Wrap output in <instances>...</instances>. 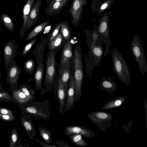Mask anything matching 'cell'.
Listing matches in <instances>:
<instances>
[{
  "mask_svg": "<svg viewBox=\"0 0 147 147\" xmlns=\"http://www.w3.org/2000/svg\"><path fill=\"white\" fill-rule=\"evenodd\" d=\"M0 101L15 103L12 95H10L8 91L5 90L0 91Z\"/></svg>",
  "mask_w": 147,
  "mask_h": 147,
  "instance_id": "obj_33",
  "label": "cell"
},
{
  "mask_svg": "<svg viewBox=\"0 0 147 147\" xmlns=\"http://www.w3.org/2000/svg\"><path fill=\"white\" fill-rule=\"evenodd\" d=\"M41 0H37L29 14L24 30L25 33L34 25L37 21L41 5Z\"/></svg>",
  "mask_w": 147,
  "mask_h": 147,
  "instance_id": "obj_15",
  "label": "cell"
},
{
  "mask_svg": "<svg viewBox=\"0 0 147 147\" xmlns=\"http://www.w3.org/2000/svg\"><path fill=\"white\" fill-rule=\"evenodd\" d=\"M2 31V29L1 27V26H0V33L1 32V31Z\"/></svg>",
  "mask_w": 147,
  "mask_h": 147,
  "instance_id": "obj_46",
  "label": "cell"
},
{
  "mask_svg": "<svg viewBox=\"0 0 147 147\" xmlns=\"http://www.w3.org/2000/svg\"><path fill=\"white\" fill-rule=\"evenodd\" d=\"M90 120L96 124H99L103 122L110 121L112 120V116L108 113L103 112H92L87 115Z\"/></svg>",
  "mask_w": 147,
  "mask_h": 147,
  "instance_id": "obj_18",
  "label": "cell"
},
{
  "mask_svg": "<svg viewBox=\"0 0 147 147\" xmlns=\"http://www.w3.org/2000/svg\"><path fill=\"white\" fill-rule=\"evenodd\" d=\"M47 38H41L40 42L37 44L33 51L32 55H36V59L37 64V68L34 74V79L36 90H40V93L44 90L42 87V82L43 77L44 63L43 57L44 51L47 42Z\"/></svg>",
  "mask_w": 147,
  "mask_h": 147,
  "instance_id": "obj_4",
  "label": "cell"
},
{
  "mask_svg": "<svg viewBox=\"0 0 147 147\" xmlns=\"http://www.w3.org/2000/svg\"><path fill=\"white\" fill-rule=\"evenodd\" d=\"M1 17L5 26L9 30L13 32L15 26L12 19L9 16L4 13L2 14Z\"/></svg>",
  "mask_w": 147,
  "mask_h": 147,
  "instance_id": "obj_29",
  "label": "cell"
},
{
  "mask_svg": "<svg viewBox=\"0 0 147 147\" xmlns=\"http://www.w3.org/2000/svg\"><path fill=\"white\" fill-rule=\"evenodd\" d=\"M27 96L33 100L35 99L34 96V91L29 85L26 84H21L18 87Z\"/></svg>",
  "mask_w": 147,
  "mask_h": 147,
  "instance_id": "obj_30",
  "label": "cell"
},
{
  "mask_svg": "<svg viewBox=\"0 0 147 147\" xmlns=\"http://www.w3.org/2000/svg\"><path fill=\"white\" fill-rule=\"evenodd\" d=\"M66 42L61 32H59L52 40L47 44L48 49L50 52H57L61 48H62Z\"/></svg>",
  "mask_w": 147,
  "mask_h": 147,
  "instance_id": "obj_21",
  "label": "cell"
},
{
  "mask_svg": "<svg viewBox=\"0 0 147 147\" xmlns=\"http://www.w3.org/2000/svg\"><path fill=\"white\" fill-rule=\"evenodd\" d=\"M113 1V0H106L104 1L100 7L98 14H99L108 9L112 4Z\"/></svg>",
  "mask_w": 147,
  "mask_h": 147,
  "instance_id": "obj_37",
  "label": "cell"
},
{
  "mask_svg": "<svg viewBox=\"0 0 147 147\" xmlns=\"http://www.w3.org/2000/svg\"><path fill=\"white\" fill-rule=\"evenodd\" d=\"M91 35L92 42L95 44L102 45L103 41L100 36L98 33L96 29H94L91 32Z\"/></svg>",
  "mask_w": 147,
  "mask_h": 147,
  "instance_id": "obj_34",
  "label": "cell"
},
{
  "mask_svg": "<svg viewBox=\"0 0 147 147\" xmlns=\"http://www.w3.org/2000/svg\"><path fill=\"white\" fill-rule=\"evenodd\" d=\"M35 63L32 59L26 60L24 63V68L26 72L30 74H33L34 71Z\"/></svg>",
  "mask_w": 147,
  "mask_h": 147,
  "instance_id": "obj_31",
  "label": "cell"
},
{
  "mask_svg": "<svg viewBox=\"0 0 147 147\" xmlns=\"http://www.w3.org/2000/svg\"><path fill=\"white\" fill-rule=\"evenodd\" d=\"M19 136L17 129L14 128L11 131L9 137V147L16 146Z\"/></svg>",
  "mask_w": 147,
  "mask_h": 147,
  "instance_id": "obj_32",
  "label": "cell"
},
{
  "mask_svg": "<svg viewBox=\"0 0 147 147\" xmlns=\"http://www.w3.org/2000/svg\"><path fill=\"white\" fill-rule=\"evenodd\" d=\"M36 0H27L23 9V25L20 30V37L22 38L25 32L24 30L30 13L33 7Z\"/></svg>",
  "mask_w": 147,
  "mask_h": 147,
  "instance_id": "obj_19",
  "label": "cell"
},
{
  "mask_svg": "<svg viewBox=\"0 0 147 147\" xmlns=\"http://www.w3.org/2000/svg\"><path fill=\"white\" fill-rule=\"evenodd\" d=\"M130 49L138 65L139 69L143 75L147 71V61L140 37L138 35L135 36L131 43Z\"/></svg>",
  "mask_w": 147,
  "mask_h": 147,
  "instance_id": "obj_7",
  "label": "cell"
},
{
  "mask_svg": "<svg viewBox=\"0 0 147 147\" xmlns=\"http://www.w3.org/2000/svg\"><path fill=\"white\" fill-rule=\"evenodd\" d=\"M61 0H51L49 2V3L47 6H49L52 5L54 3L59 1Z\"/></svg>",
  "mask_w": 147,
  "mask_h": 147,
  "instance_id": "obj_42",
  "label": "cell"
},
{
  "mask_svg": "<svg viewBox=\"0 0 147 147\" xmlns=\"http://www.w3.org/2000/svg\"><path fill=\"white\" fill-rule=\"evenodd\" d=\"M64 130L67 136L72 134H79L89 138L94 136V133L90 129L78 125L66 126Z\"/></svg>",
  "mask_w": 147,
  "mask_h": 147,
  "instance_id": "obj_14",
  "label": "cell"
},
{
  "mask_svg": "<svg viewBox=\"0 0 147 147\" xmlns=\"http://www.w3.org/2000/svg\"><path fill=\"white\" fill-rule=\"evenodd\" d=\"M115 72L121 81L128 85L131 81L130 72L127 63L119 51L114 47L111 51Z\"/></svg>",
  "mask_w": 147,
  "mask_h": 147,
  "instance_id": "obj_6",
  "label": "cell"
},
{
  "mask_svg": "<svg viewBox=\"0 0 147 147\" xmlns=\"http://www.w3.org/2000/svg\"><path fill=\"white\" fill-rule=\"evenodd\" d=\"M74 38L72 37L66 41L62 47L60 59L59 68L67 62L70 61L73 58V45L74 42Z\"/></svg>",
  "mask_w": 147,
  "mask_h": 147,
  "instance_id": "obj_12",
  "label": "cell"
},
{
  "mask_svg": "<svg viewBox=\"0 0 147 147\" xmlns=\"http://www.w3.org/2000/svg\"><path fill=\"white\" fill-rule=\"evenodd\" d=\"M1 132H0V136H1Z\"/></svg>",
  "mask_w": 147,
  "mask_h": 147,
  "instance_id": "obj_48",
  "label": "cell"
},
{
  "mask_svg": "<svg viewBox=\"0 0 147 147\" xmlns=\"http://www.w3.org/2000/svg\"><path fill=\"white\" fill-rule=\"evenodd\" d=\"M36 141L39 143L41 146L42 147H58V146L55 145H51L49 144H48L46 143L42 142L38 140V139L35 138Z\"/></svg>",
  "mask_w": 147,
  "mask_h": 147,
  "instance_id": "obj_40",
  "label": "cell"
},
{
  "mask_svg": "<svg viewBox=\"0 0 147 147\" xmlns=\"http://www.w3.org/2000/svg\"><path fill=\"white\" fill-rule=\"evenodd\" d=\"M75 95V82L73 75H70L69 84L67 88L66 102L64 111L66 112L74 108V98Z\"/></svg>",
  "mask_w": 147,
  "mask_h": 147,
  "instance_id": "obj_13",
  "label": "cell"
},
{
  "mask_svg": "<svg viewBox=\"0 0 147 147\" xmlns=\"http://www.w3.org/2000/svg\"><path fill=\"white\" fill-rule=\"evenodd\" d=\"M67 136L71 141L76 145L81 147H86L88 145L82 137V136L79 134H72Z\"/></svg>",
  "mask_w": 147,
  "mask_h": 147,
  "instance_id": "obj_27",
  "label": "cell"
},
{
  "mask_svg": "<svg viewBox=\"0 0 147 147\" xmlns=\"http://www.w3.org/2000/svg\"><path fill=\"white\" fill-rule=\"evenodd\" d=\"M20 120L21 125L24 129L29 138L33 139L37 132L34 127L31 117L22 115L20 117Z\"/></svg>",
  "mask_w": 147,
  "mask_h": 147,
  "instance_id": "obj_16",
  "label": "cell"
},
{
  "mask_svg": "<svg viewBox=\"0 0 147 147\" xmlns=\"http://www.w3.org/2000/svg\"><path fill=\"white\" fill-rule=\"evenodd\" d=\"M57 52L49 51L46 55L47 57L46 61V73L43 84L45 88L41 93V96L48 91L52 92V89L56 80L57 75V63L55 56Z\"/></svg>",
  "mask_w": 147,
  "mask_h": 147,
  "instance_id": "obj_5",
  "label": "cell"
},
{
  "mask_svg": "<svg viewBox=\"0 0 147 147\" xmlns=\"http://www.w3.org/2000/svg\"><path fill=\"white\" fill-rule=\"evenodd\" d=\"M21 69L15 61L7 69L6 81L9 86V90L12 91L18 88L17 85L21 73Z\"/></svg>",
  "mask_w": 147,
  "mask_h": 147,
  "instance_id": "obj_9",
  "label": "cell"
},
{
  "mask_svg": "<svg viewBox=\"0 0 147 147\" xmlns=\"http://www.w3.org/2000/svg\"><path fill=\"white\" fill-rule=\"evenodd\" d=\"M55 143L60 147H70L68 144L62 140L59 141H55Z\"/></svg>",
  "mask_w": 147,
  "mask_h": 147,
  "instance_id": "obj_41",
  "label": "cell"
},
{
  "mask_svg": "<svg viewBox=\"0 0 147 147\" xmlns=\"http://www.w3.org/2000/svg\"><path fill=\"white\" fill-rule=\"evenodd\" d=\"M70 67L71 62L70 61H68L59 68L57 72L60 75L64 88L66 92L70 76Z\"/></svg>",
  "mask_w": 147,
  "mask_h": 147,
  "instance_id": "obj_17",
  "label": "cell"
},
{
  "mask_svg": "<svg viewBox=\"0 0 147 147\" xmlns=\"http://www.w3.org/2000/svg\"><path fill=\"white\" fill-rule=\"evenodd\" d=\"M69 0H61L56 2L49 6H47L45 11L47 15L53 16L59 13L64 7L67 5Z\"/></svg>",
  "mask_w": 147,
  "mask_h": 147,
  "instance_id": "obj_20",
  "label": "cell"
},
{
  "mask_svg": "<svg viewBox=\"0 0 147 147\" xmlns=\"http://www.w3.org/2000/svg\"><path fill=\"white\" fill-rule=\"evenodd\" d=\"M87 3L86 0H73L69 12L71 15L72 24L76 27L81 20L83 7Z\"/></svg>",
  "mask_w": 147,
  "mask_h": 147,
  "instance_id": "obj_11",
  "label": "cell"
},
{
  "mask_svg": "<svg viewBox=\"0 0 147 147\" xmlns=\"http://www.w3.org/2000/svg\"><path fill=\"white\" fill-rule=\"evenodd\" d=\"M39 134L42 140L46 143L51 144L52 142V135L50 131L45 128L39 127Z\"/></svg>",
  "mask_w": 147,
  "mask_h": 147,
  "instance_id": "obj_28",
  "label": "cell"
},
{
  "mask_svg": "<svg viewBox=\"0 0 147 147\" xmlns=\"http://www.w3.org/2000/svg\"><path fill=\"white\" fill-rule=\"evenodd\" d=\"M86 43L88 48V57L85 55V62L87 75L91 76L94 67L99 66L103 54L102 45L95 44L92 42L91 31L85 30Z\"/></svg>",
  "mask_w": 147,
  "mask_h": 147,
  "instance_id": "obj_2",
  "label": "cell"
},
{
  "mask_svg": "<svg viewBox=\"0 0 147 147\" xmlns=\"http://www.w3.org/2000/svg\"><path fill=\"white\" fill-rule=\"evenodd\" d=\"M37 40V38H35L32 40L28 43L25 46L22 53V56L27 54Z\"/></svg>",
  "mask_w": 147,
  "mask_h": 147,
  "instance_id": "obj_36",
  "label": "cell"
},
{
  "mask_svg": "<svg viewBox=\"0 0 147 147\" xmlns=\"http://www.w3.org/2000/svg\"><path fill=\"white\" fill-rule=\"evenodd\" d=\"M125 99L124 96L119 97L106 104L102 109H108L117 108L121 106Z\"/></svg>",
  "mask_w": 147,
  "mask_h": 147,
  "instance_id": "obj_26",
  "label": "cell"
},
{
  "mask_svg": "<svg viewBox=\"0 0 147 147\" xmlns=\"http://www.w3.org/2000/svg\"><path fill=\"white\" fill-rule=\"evenodd\" d=\"M0 119L2 121H10L14 120L15 117L13 115H3L0 114Z\"/></svg>",
  "mask_w": 147,
  "mask_h": 147,
  "instance_id": "obj_38",
  "label": "cell"
},
{
  "mask_svg": "<svg viewBox=\"0 0 147 147\" xmlns=\"http://www.w3.org/2000/svg\"><path fill=\"white\" fill-rule=\"evenodd\" d=\"M61 24V22H60L56 25L53 27L52 31L49 34V38L47 44L50 42L58 33L60 29Z\"/></svg>",
  "mask_w": 147,
  "mask_h": 147,
  "instance_id": "obj_35",
  "label": "cell"
},
{
  "mask_svg": "<svg viewBox=\"0 0 147 147\" xmlns=\"http://www.w3.org/2000/svg\"><path fill=\"white\" fill-rule=\"evenodd\" d=\"M3 90V88L2 85L0 83V91Z\"/></svg>",
  "mask_w": 147,
  "mask_h": 147,
  "instance_id": "obj_43",
  "label": "cell"
},
{
  "mask_svg": "<svg viewBox=\"0 0 147 147\" xmlns=\"http://www.w3.org/2000/svg\"><path fill=\"white\" fill-rule=\"evenodd\" d=\"M51 0H46V3H49Z\"/></svg>",
  "mask_w": 147,
  "mask_h": 147,
  "instance_id": "obj_44",
  "label": "cell"
},
{
  "mask_svg": "<svg viewBox=\"0 0 147 147\" xmlns=\"http://www.w3.org/2000/svg\"><path fill=\"white\" fill-rule=\"evenodd\" d=\"M61 23V32L64 39L67 41L73 37L70 26L67 21H62Z\"/></svg>",
  "mask_w": 147,
  "mask_h": 147,
  "instance_id": "obj_25",
  "label": "cell"
},
{
  "mask_svg": "<svg viewBox=\"0 0 147 147\" xmlns=\"http://www.w3.org/2000/svg\"><path fill=\"white\" fill-rule=\"evenodd\" d=\"M18 46L16 44L15 39L13 38L5 44L3 48L5 67L6 69L13 63L15 58L18 54Z\"/></svg>",
  "mask_w": 147,
  "mask_h": 147,
  "instance_id": "obj_10",
  "label": "cell"
},
{
  "mask_svg": "<svg viewBox=\"0 0 147 147\" xmlns=\"http://www.w3.org/2000/svg\"><path fill=\"white\" fill-rule=\"evenodd\" d=\"M117 85L116 83L109 77L103 78L100 83V86L102 89L110 92L115 91Z\"/></svg>",
  "mask_w": 147,
  "mask_h": 147,
  "instance_id": "obj_23",
  "label": "cell"
},
{
  "mask_svg": "<svg viewBox=\"0 0 147 147\" xmlns=\"http://www.w3.org/2000/svg\"><path fill=\"white\" fill-rule=\"evenodd\" d=\"M50 21L43 22L35 26L30 32L26 37V41H28L35 38L41 33L45 28L48 25Z\"/></svg>",
  "mask_w": 147,
  "mask_h": 147,
  "instance_id": "obj_24",
  "label": "cell"
},
{
  "mask_svg": "<svg viewBox=\"0 0 147 147\" xmlns=\"http://www.w3.org/2000/svg\"><path fill=\"white\" fill-rule=\"evenodd\" d=\"M1 53L0 50V64L1 63Z\"/></svg>",
  "mask_w": 147,
  "mask_h": 147,
  "instance_id": "obj_45",
  "label": "cell"
},
{
  "mask_svg": "<svg viewBox=\"0 0 147 147\" xmlns=\"http://www.w3.org/2000/svg\"><path fill=\"white\" fill-rule=\"evenodd\" d=\"M53 88L55 97L59 103V111L62 114L66 102V91L64 88L60 75L58 72L55 83Z\"/></svg>",
  "mask_w": 147,
  "mask_h": 147,
  "instance_id": "obj_8",
  "label": "cell"
},
{
  "mask_svg": "<svg viewBox=\"0 0 147 147\" xmlns=\"http://www.w3.org/2000/svg\"><path fill=\"white\" fill-rule=\"evenodd\" d=\"M74 70L73 76L75 82V95L74 102L76 103L82 95V88L84 78L82 51L80 45L76 46L73 51Z\"/></svg>",
  "mask_w": 147,
  "mask_h": 147,
  "instance_id": "obj_3",
  "label": "cell"
},
{
  "mask_svg": "<svg viewBox=\"0 0 147 147\" xmlns=\"http://www.w3.org/2000/svg\"><path fill=\"white\" fill-rule=\"evenodd\" d=\"M1 72H0V79L1 78Z\"/></svg>",
  "mask_w": 147,
  "mask_h": 147,
  "instance_id": "obj_47",
  "label": "cell"
},
{
  "mask_svg": "<svg viewBox=\"0 0 147 147\" xmlns=\"http://www.w3.org/2000/svg\"><path fill=\"white\" fill-rule=\"evenodd\" d=\"M23 115L32 116L36 119H48L50 118L51 105L45 98L42 101H32L18 105Z\"/></svg>",
  "mask_w": 147,
  "mask_h": 147,
  "instance_id": "obj_1",
  "label": "cell"
},
{
  "mask_svg": "<svg viewBox=\"0 0 147 147\" xmlns=\"http://www.w3.org/2000/svg\"><path fill=\"white\" fill-rule=\"evenodd\" d=\"M0 114L3 115H13V111L8 108L0 107Z\"/></svg>",
  "mask_w": 147,
  "mask_h": 147,
  "instance_id": "obj_39",
  "label": "cell"
},
{
  "mask_svg": "<svg viewBox=\"0 0 147 147\" xmlns=\"http://www.w3.org/2000/svg\"><path fill=\"white\" fill-rule=\"evenodd\" d=\"M13 98L18 106L33 101L27 96L19 88L11 91Z\"/></svg>",
  "mask_w": 147,
  "mask_h": 147,
  "instance_id": "obj_22",
  "label": "cell"
}]
</instances>
